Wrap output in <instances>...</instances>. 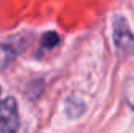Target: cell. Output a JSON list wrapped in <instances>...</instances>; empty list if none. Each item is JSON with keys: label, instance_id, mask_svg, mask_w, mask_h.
Listing matches in <instances>:
<instances>
[{"label": "cell", "instance_id": "8992f818", "mask_svg": "<svg viewBox=\"0 0 134 133\" xmlns=\"http://www.w3.org/2000/svg\"><path fill=\"white\" fill-rule=\"evenodd\" d=\"M125 102L130 105L131 110H134V77L130 78L125 85Z\"/></svg>", "mask_w": 134, "mask_h": 133}, {"label": "cell", "instance_id": "277c9868", "mask_svg": "<svg viewBox=\"0 0 134 133\" xmlns=\"http://www.w3.org/2000/svg\"><path fill=\"white\" fill-rule=\"evenodd\" d=\"M86 111V103L76 96H70L64 102V113L69 119H78L84 114Z\"/></svg>", "mask_w": 134, "mask_h": 133}, {"label": "cell", "instance_id": "7a4b0ae2", "mask_svg": "<svg viewBox=\"0 0 134 133\" xmlns=\"http://www.w3.org/2000/svg\"><path fill=\"white\" fill-rule=\"evenodd\" d=\"M19 129V110L14 97L0 100V132L11 133Z\"/></svg>", "mask_w": 134, "mask_h": 133}, {"label": "cell", "instance_id": "3957f363", "mask_svg": "<svg viewBox=\"0 0 134 133\" xmlns=\"http://www.w3.org/2000/svg\"><path fill=\"white\" fill-rule=\"evenodd\" d=\"M25 47H27L25 36H14L2 42L0 44V69H6L22 50H25Z\"/></svg>", "mask_w": 134, "mask_h": 133}, {"label": "cell", "instance_id": "5b68a950", "mask_svg": "<svg viewBox=\"0 0 134 133\" xmlns=\"http://www.w3.org/2000/svg\"><path fill=\"white\" fill-rule=\"evenodd\" d=\"M59 42H61V38H59V34L55 33V32H45L41 36V47L42 49L52 50V49L58 47Z\"/></svg>", "mask_w": 134, "mask_h": 133}, {"label": "cell", "instance_id": "52a82bcc", "mask_svg": "<svg viewBox=\"0 0 134 133\" xmlns=\"http://www.w3.org/2000/svg\"><path fill=\"white\" fill-rule=\"evenodd\" d=\"M0 94H2V88H0Z\"/></svg>", "mask_w": 134, "mask_h": 133}, {"label": "cell", "instance_id": "6da1fadb", "mask_svg": "<svg viewBox=\"0 0 134 133\" xmlns=\"http://www.w3.org/2000/svg\"><path fill=\"white\" fill-rule=\"evenodd\" d=\"M112 42L122 58L134 53V34L123 16H114L112 19Z\"/></svg>", "mask_w": 134, "mask_h": 133}]
</instances>
